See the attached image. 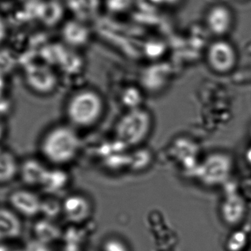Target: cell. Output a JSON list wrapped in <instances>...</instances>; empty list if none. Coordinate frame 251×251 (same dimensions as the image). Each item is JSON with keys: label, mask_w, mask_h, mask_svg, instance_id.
<instances>
[{"label": "cell", "mask_w": 251, "mask_h": 251, "mask_svg": "<svg viewBox=\"0 0 251 251\" xmlns=\"http://www.w3.org/2000/svg\"><path fill=\"white\" fill-rule=\"evenodd\" d=\"M149 1L153 2V4H171V5H174V4H178L181 0H149Z\"/></svg>", "instance_id": "obj_25"}, {"label": "cell", "mask_w": 251, "mask_h": 251, "mask_svg": "<svg viewBox=\"0 0 251 251\" xmlns=\"http://www.w3.org/2000/svg\"><path fill=\"white\" fill-rule=\"evenodd\" d=\"M88 24L73 17L65 21L60 29L63 42L71 48H79L86 45L91 38Z\"/></svg>", "instance_id": "obj_9"}, {"label": "cell", "mask_w": 251, "mask_h": 251, "mask_svg": "<svg viewBox=\"0 0 251 251\" xmlns=\"http://www.w3.org/2000/svg\"><path fill=\"white\" fill-rule=\"evenodd\" d=\"M246 215V206L240 198L229 197L223 202L221 208V216L226 225L240 224Z\"/></svg>", "instance_id": "obj_14"}, {"label": "cell", "mask_w": 251, "mask_h": 251, "mask_svg": "<svg viewBox=\"0 0 251 251\" xmlns=\"http://www.w3.org/2000/svg\"><path fill=\"white\" fill-rule=\"evenodd\" d=\"M134 0H103V6L110 13H122L129 10Z\"/></svg>", "instance_id": "obj_20"}, {"label": "cell", "mask_w": 251, "mask_h": 251, "mask_svg": "<svg viewBox=\"0 0 251 251\" xmlns=\"http://www.w3.org/2000/svg\"><path fill=\"white\" fill-rule=\"evenodd\" d=\"M103 251H128L126 245L119 239H109L103 246Z\"/></svg>", "instance_id": "obj_22"}, {"label": "cell", "mask_w": 251, "mask_h": 251, "mask_svg": "<svg viewBox=\"0 0 251 251\" xmlns=\"http://www.w3.org/2000/svg\"><path fill=\"white\" fill-rule=\"evenodd\" d=\"M23 233V222L8 206L0 205V243L16 241Z\"/></svg>", "instance_id": "obj_11"}, {"label": "cell", "mask_w": 251, "mask_h": 251, "mask_svg": "<svg viewBox=\"0 0 251 251\" xmlns=\"http://www.w3.org/2000/svg\"><path fill=\"white\" fill-rule=\"evenodd\" d=\"M204 23L207 30L215 38H225L235 26V13L228 4L217 3L206 10Z\"/></svg>", "instance_id": "obj_5"}, {"label": "cell", "mask_w": 251, "mask_h": 251, "mask_svg": "<svg viewBox=\"0 0 251 251\" xmlns=\"http://www.w3.org/2000/svg\"><path fill=\"white\" fill-rule=\"evenodd\" d=\"M6 32H7V29H6L5 24H4L2 19L0 18V44L2 43V41L5 38Z\"/></svg>", "instance_id": "obj_24"}, {"label": "cell", "mask_w": 251, "mask_h": 251, "mask_svg": "<svg viewBox=\"0 0 251 251\" xmlns=\"http://www.w3.org/2000/svg\"><path fill=\"white\" fill-rule=\"evenodd\" d=\"M153 126L151 115L146 109L134 107L120 118L116 126L119 141L126 146H137L146 141Z\"/></svg>", "instance_id": "obj_3"}, {"label": "cell", "mask_w": 251, "mask_h": 251, "mask_svg": "<svg viewBox=\"0 0 251 251\" xmlns=\"http://www.w3.org/2000/svg\"><path fill=\"white\" fill-rule=\"evenodd\" d=\"M105 110V101L99 91L83 88L69 97L65 114L67 123L78 130L97 125L104 116Z\"/></svg>", "instance_id": "obj_2"}, {"label": "cell", "mask_w": 251, "mask_h": 251, "mask_svg": "<svg viewBox=\"0 0 251 251\" xmlns=\"http://www.w3.org/2000/svg\"><path fill=\"white\" fill-rule=\"evenodd\" d=\"M206 60L215 73L226 75L235 69L238 53L231 41L225 38H216L206 49Z\"/></svg>", "instance_id": "obj_4"}, {"label": "cell", "mask_w": 251, "mask_h": 251, "mask_svg": "<svg viewBox=\"0 0 251 251\" xmlns=\"http://www.w3.org/2000/svg\"><path fill=\"white\" fill-rule=\"evenodd\" d=\"M24 80L29 90L38 95H48L55 89L58 82L55 72L49 65L35 63L24 72Z\"/></svg>", "instance_id": "obj_6"}, {"label": "cell", "mask_w": 251, "mask_h": 251, "mask_svg": "<svg viewBox=\"0 0 251 251\" xmlns=\"http://www.w3.org/2000/svg\"><path fill=\"white\" fill-rule=\"evenodd\" d=\"M250 236L249 232L243 229H237L229 234L225 243L226 251H243L249 244Z\"/></svg>", "instance_id": "obj_18"}, {"label": "cell", "mask_w": 251, "mask_h": 251, "mask_svg": "<svg viewBox=\"0 0 251 251\" xmlns=\"http://www.w3.org/2000/svg\"><path fill=\"white\" fill-rule=\"evenodd\" d=\"M16 63L14 54L10 50L0 51V74L7 73L13 69Z\"/></svg>", "instance_id": "obj_21"}, {"label": "cell", "mask_w": 251, "mask_h": 251, "mask_svg": "<svg viewBox=\"0 0 251 251\" xmlns=\"http://www.w3.org/2000/svg\"><path fill=\"white\" fill-rule=\"evenodd\" d=\"M62 212L68 221L81 224L88 219L92 213L89 199L82 194H72L61 203Z\"/></svg>", "instance_id": "obj_10"}, {"label": "cell", "mask_w": 251, "mask_h": 251, "mask_svg": "<svg viewBox=\"0 0 251 251\" xmlns=\"http://www.w3.org/2000/svg\"><path fill=\"white\" fill-rule=\"evenodd\" d=\"M82 140L77 129L69 124L53 126L41 137L39 150L49 165L63 168L79 156Z\"/></svg>", "instance_id": "obj_1"}, {"label": "cell", "mask_w": 251, "mask_h": 251, "mask_svg": "<svg viewBox=\"0 0 251 251\" xmlns=\"http://www.w3.org/2000/svg\"><path fill=\"white\" fill-rule=\"evenodd\" d=\"M61 168L60 167L50 168L45 180L41 185V188L50 195L60 191L67 184L68 176L66 172L60 170Z\"/></svg>", "instance_id": "obj_17"}, {"label": "cell", "mask_w": 251, "mask_h": 251, "mask_svg": "<svg viewBox=\"0 0 251 251\" xmlns=\"http://www.w3.org/2000/svg\"><path fill=\"white\" fill-rule=\"evenodd\" d=\"M66 10L63 3L57 0H47L37 5L35 16L43 25L51 27L60 23Z\"/></svg>", "instance_id": "obj_13"}, {"label": "cell", "mask_w": 251, "mask_h": 251, "mask_svg": "<svg viewBox=\"0 0 251 251\" xmlns=\"http://www.w3.org/2000/svg\"><path fill=\"white\" fill-rule=\"evenodd\" d=\"M239 1H249V0H239Z\"/></svg>", "instance_id": "obj_26"}, {"label": "cell", "mask_w": 251, "mask_h": 251, "mask_svg": "<svg viewBox=\"0 0 251 251\" xmlns=\"http://www.w3.org/2000/svg\"><path fill=\"white\" fill-rule=\"evenodd\" d=\"M41 159L29 157L19 163L18 178L26 187H41L45 180L50 167Z\"/></svg>", "instance_id": "obj_8"}, {"label": "cell", "mask_w": 251, "mask_h": 251, "mask_svg": "<svg viewBox=\"0 0 251 251\" xmlns=\"http://www.w3.org/2000/svg\"><path fill=\"white\" fill-rule=\"evenodd\" d=\"M63 4L72 17L88 23L101 11L103 0H64Z\"/></svg>", "instance_id": "obj_12"}, {"label": "cell", "mask_w": 251, "mask_h": 251, "mask_svg": "<svg viewBox=\"0 0 251 251\" xmlns=\"http://www.w3.org/2000/svg\"><path fill=\"white\" fill-rule=\"evenodd\" d=\"M32 233L34 238L47 244L57 240L60 236V230L52 220L44 218L33 224Z\"/></svg>", "instance_id": "obj_16"}, {"label": "cell", "mask_w": 251, "mask_h": 251, "mask_svg": "<svg viewBox=\"0 0 251 251\" xmlns=\"http://www.w3.org/2000/svg\"><path fill=\"white\" fill-rule=\"evenodd\" d=\"M19 163L16 155L0 144V185L9 184L18 178Z\"/></svg>", "instance_id": "obj_15"}, {"label": "cell", "mask_w": 251, "mask_h": 251, "mask_svg": "<svg viewBox=\"0 0 251 251\" xmlns=\"http://www.w3.org/2000/svg\"><path fill=\"white\" fill-rule=\"evenodd\" d=\"M59 212H62L61 203L51 198L41 199L40 215H44V218L53 221L59 215Z\"/></svg>", "instance_id": "obj_19"}, {"label": "cell", "mask_w": 251, "mask_h": 251, "mask_svg": "<svg viewBox=\"0 0 251 251\" xmlns=\"http://www.w3.org/2000/svg\"><path fill=\"white\" fill-rule=\"evenodd\" d=\"M41 199L32 188L16 189L7 196V206L22 218H33L40 215Z\"/></svg>", "instance_id": "obj_7"}, {"label": "cell", "mask_w": 251, "mask_h": 251, "mask_svg": "<svg viewBox=\"0 0 251 251\" xmlns=\"http://www.w3.org/2000/svg\"><path fill=\"white\" fill-rule=\"evenodd\" d=\"M48 246L49 244L34 238L24 245V249L25 251H49Z\"/></svg>", "instance_id": "obj_23"}]
</instances>
